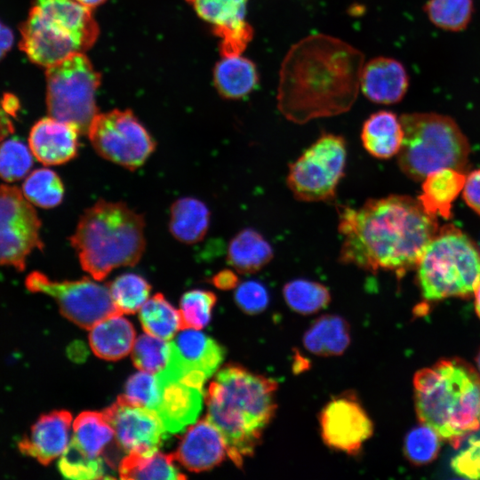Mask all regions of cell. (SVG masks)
Segmentation results:
<instances>
[{
  "label": "cell",
  "mask_w": 480,
  "mask_h": 480,
  "mask_svg": "<svg viewBox=\"0 0 480 480\" xmlns=\"http://www.w3.org/2000/svg\"><path fill=\"white\" fill-rule=\"evenodd\" d=\"M364 53L327 34L309 35L284 57L276 93L279 112L304 124L348 112L360 91Z\"/></svg>",
  "instance_id": "1"
},
{
  "label": "cell",
  "mask_w": 480,
  "mask_h": 480,
  "mask_svg": "<svg viewBox=\"0 0 480 480\" xmlns=\"http://www.w3.org/2000/svg\"><path fill=\"white\" fill-rule=\"evenodd\" d=\"M338 210L339 261L372 273L385 270L402 276L416 267L438 231L436 216L408 196L369 199L358 208Z\"/></svg>",
  "instance_id": "2"
},
{
  "label": "cell",
  "mask_w": 480,
  "mask_h": 480,
  "mask_svg": "<svg viewBox=\"0 0 480 480\" xmlns=\"http://www.w3.org/2000/svg\"><path fill=\"white\" fill-rule=\"evenodd\" d=\"M277 388L274 380L234 364L220 370L211 382L206 419L222 435L236 467L253 455L273 420Z\"/></svg>",
  "instance_id": "3"
},
{
  "label": "cell",
  "mask_w": 480,
  "mask_h": 480,
  "mask_svg": "<svg viewBox=\"0 0 480 480\" xmlns=\"http://www.w3.org/2000/svg\"><path fill=\"white\" fill-rule=\"evenodd\" d=\"M419 420L458 448L480 428V375L460 358L442 359L413 379Z\"/></svg>",
  "instance_id": "4"
},
{
  "label": "cell",
  "mask_w": 480,
  "mask_h": 480,
  "mask_svg": "<svg viewBox=\"0 0 480 480\" xmlns=\"http://www.w3.org/2000/svg\"><path fill=\"white\" fill-rule=\"evenodd\" d=\"M144 228L143 216L126 204L100 199L84 212L69 240L82 268L101 281L114 269L140 261Z\"/></svg>",
  "instance_id": "5"
},
{
  "label": "cell",
  "mask_w": 480,
  "mask_h": 480,
  "mask_svg": "<svg viewBox=\"0 0 480 480\" xmlns=\"http://www.w3.org/2000/svg\"><path fill=\"white\" fill-rule=\"evenodd\" d=\"M404 138L397 154L402 172L423 180L441 169L461 171L467 164L469 144L456 124L436 113H410L400 116Z\"/></svg>",
  "instance_id": "6"
},
{
  "label": "cell",
  "mask_w": 480,
  "mask_h": 480,
  "mask_svg": "<svg viewBox=\"0 0 480 480\" xmlns=\"http://www.w3.org/2000/svg\"><path fill=\"white\" fill-rule=\"evenodd\" d=\"M416 267L421 293L428 300L468 298L480 284V252L453 227L436 232Z\"/></svg>",
  "instance_id": "7"
},
{
  "label": "cell",
  "mask_w": 480,
  "mask_h": 480,
  "mask_svg": "<svg viewBox=\"0 0 480 480\" xmlns=\"http://www.w3.org/2000/svg\"><path fill=\"white\" fill-rule=\"evenodd\" d=\"M100 74L83 52H73L46 68V107L50 116L70 123L87 133L99 113L96 92Z\"/></svg>",
  "instance_id": "8"
},
{
  "label": "cell",
  "mask_w": 480,
  "mask_h": 480,
  "mask_svg": "<svg viewBox=\"0 0 480 480\" xmlns=\"http://www.w3.org/2000/svg\"><path fill=\"white\" fill-rule=\"evenodd\" d=\"M347 145L342 136L322 133L293 163L287 185L293 196L303 202L331 201L344 176Z\"/></svg>",
  "instance_id": "9"
},
{
  "label": "cell",
  "mask_w": 480,
  "mask_h": 480,
  "mask_svg": "<svg viewBox=\"0 0 480 480\" xmlns=\"http://www.w3.org/2000/svg\"><path fill=\"white\" fill-rule=\"evenodd\" d=\"M87 134L101 157L131 171L143 165L156 147L150 133L131 110L98 113Z\"/></svg>",
  "instance_id": "10"
},
{
  "label": "cell",
  "mask_w": 480,
  "mask_h": 480,
  "mask_svg": "<svg viewBox=\"0 0 480 480\" xmlns=\"http://www.w3.org/2000/svg\"><path fill=\"white\" fill-rule=\"evenodd\" d=\"M25 285L31 292L52 297L60 313L84 329H91L106 317L121 314L113 302L108 284H101L89 278L53 281L42 272L34 271L26 277Z\"/></svg>",
  "instance_id": "11"
},
{
  "label": "cell",
  "mask_w": 480,
  "mask_h": 480,
  "mask_svg": "<svg viewBox=\"0 0 480 480\" xmlns=\"http://www.w3.org/2000/svg\"><path fill=\"white\" fill-rule=\"evenodd\" d=\"M41 220L16 187L0 186V266L24 270L28 255L42 249Z\"/></svg>",
  "instance_id": "12"
},
{
  "label": "cell",
  "mask_w": 480,
  "mask_h": 480,
  "mask_svg": "<svg viewBox=\"0 0 480 480\" xmlns=\"http://www.w3.org/2000/svg\"><path fill=\"white\" fill-rule=\"evenodd\" d=\"M320 435L330 449L356 455L373 434V423L357 398L340 395L318 416Z\"/></svg>",
  "instance_id": "13"
},
{
  "label": "cell",
  "mask_w": 480,
  "mask_h": 480,
  "mask_svg": "<svg viewBox=\"0 0 480 480\" xmlns=\"http://www.w3.org/2000/svg\"><path fill=\"white\" fill-rule=\"evenodd\" d=\"M115 432V441L126 453H152L165 438L167 431L157 413L129 402L124 396L103 412Z\"/></svg>",
  "instance_id": "14"
},
{
  "label": "cell",
  "mask_w": 480,
  "mask_h": 480,
  "mask_svg": "<svg viewBox=\"0 0 480 480\" xmlns=\"http://www.w3.org/2000/svg\"><path fill=\"white\" fill-rule=\"evenodd\" d=\"M169 341L170 355L164 369L199 388L224 359L223 348L195 329H182Z\"/></svg>",
  "instance_id": "15"
},
{
  "label": "cell",
  "mask_w": 480,
  "mask_h": 480,
  "mask_svg": "<svg viewBox=\"0 0 480 480\" xmlns=\"http://www.w3.org/2000/svg\"><path fill=\"white\" fill-rule=\"evenodd\" d=\"M20 48L35 64L48 68L76 52H84L76 38L32 6L20 27Z\"/></svg>",
  "instance_id": "16"
},
{
  "label": "cell",
  "mask_w": 480,
  "mask_h": 480,
  "mask_svg": "<svg viewBox=\"0 0 480 480\" xmlns=\"http://www.w3.org/2000/svg\"><path fill=\"white\" fill-rule=\"evenodd\" d=\"M155 375L158 389L155 412L167 433H179L196 421L202 410L204 389L164 369Z\"/></svg>",
  "instance_id": "17"
},
{
  "label": "cell",
  "mask_w": 480,
  "mask_h": 480,
  "mask_svg": "<svg viewBox=\"0 0 480 480\" xmlns=\"http://www.w3.org/2000/svg\"><path fill=\"white\" fill-rule=\"evenodd\" d=\"M71 421L70 412L65 410L42 414L18 442L19 451L44 466L49 465L68 447Z\"/></svg>",
  "instance_id": "18"
},
{
  "label": "cell",
  "mask_w": 480,
  "mask_h": 480,
  "mask_svg": "<svg viewBox=\"0 0 480 480\" xmlns=\"http://www.w3.org/2000/svg\"><path fill=\"white\" fill-rule=\"evenodd\" d=\"M79 134L74 124L52 116L38 120L31 128L28 147L44 165L63 164L78 154Z\"/></svg>",
  "instance_id": "19"
},
{
  "label": "cell",
  "mask_w": 480,
  "mask_h": 480,
  "mask_svg": "<svg viewBox=\"0 0 480 480\" xmlns=\"http://www.w3.org/2000/svg\"><path fill=\"white\" fill-rule=\"evenodd\" d=\"M228 455L224 438L206 418L189 428L173 453L184 468L193 472L211 469Z\"/></svg>",
  "instance_id": "20"
},
{
  "label": "cell",
  "mask_w": 480,
  "mask_h": 480,
  "mask_svg": "<svg viewBox=\"0 0 480 480\" xmlns=\"http://www.w3.org/2000/svg\"><path fill=\"white\" fill-rule=\"evenodd\" d=\"M409 87L404 65L389 57L379 56L364 62L360 90L372 102L391 105L402 100Z\"/></svg>",
  "instance_id": "21"
},
{
  "label": "cell",
  "mask_w": 480,
  "mask_h": 480,
  "mask_svg": "<svg viewBox=\"0 0 480 480\" xmlns=\"http://www.w3.org/2000/svg\"><path fill=\"white\" fill-rule=\"evenodd\" d=\"M33 6L52 22L69 31L84 51L99 36V26L89 9L76 0H34Z\"/></svg>",
  "instance_id": "22"
},
{
  "label": "cell",
  "mask_w": 480,
  "mask_h": 480,
  "mask_svg": "<svg viewBox=\"0 0 480 480\" xmlns=\"http://www.w3.org/2000/svg\"><path fill=\"white\" fill-rule=\"evenodd\" d=\"M403 138L400 117L388 110L372 114L364 121L361 131L364 149L378 159H388L398 154Z\"/></svg>",
  "instance_id": "23"
},
{
  "label": "cell",
  "mask_w": 480,
  "mask_h": 480,
  "mask_svg": "<svg viewBox=\"0 0 480 480\" xmlns=\"http://www.w3.org/2000/svg\"><path fill=\"white\" fill-rule=\"evenodd\" d=\"M90 330V346L94 354L102 359L118 360L132 349L135 331L121 314L106 317Z\"/></svg>",
  "instance_id": "24"
},
{
  "label": "cell",
  "mask_w": 480,
  "mask_h": 480,
  "mask_svg": "<svg viewBox=\"0 0 480 480\" xmlns=\"http://www.w3.org/2000/svg\"><path fill=\"white\" fill-rule=\"evenodd\" d=\"M213 83L223 98L242 99L250 94L259 83L257 67L242 55L221 57L213 68Z\"/></svg>",
  "instance_id": "25"
},
{
  "label": "cell",
  "mask_w": 480,
  "mask_h": 480,
  "mask_svg": "<svg viewBox=\"0 0 480 480\" xmlns=\"http://www.w3.org/2000/svg\"><path fill=\"white\" fill-rule=\"evenodd\" d=\"M273 256V249L264 236L257 230L247 228L230 240L227 261L240 274H252L268 265Z\"/></svg>",
  "instance_id": "26"
},
{
  "label": "cell",
  "mask_w": 480,
  "mask_h": 480,
  "mask_svg": "<svg viewBox=\"0 0 480 480\" xmlns=\"http://www.w3.org/2000/svg\"><path fill=\"white\" fill-rule=\"evenodd\" d=\"M302 340L305 348L314 355L340 356L350 344L349 324L340 316H322L305 332Z\"/></svg>",
  "instance_id": "27"
},
{
  "label": "cell",
  "mask_w": 480,
  "mask_h": 480,
  "mask_svg": "<svg viewBox=\"0 0 480 480\" xmlns=\"http://www.w3.org/2000/svg\"><path fill=\"white\" fill-rule=\"evenodd\" d=\"M466 176L460 170L445 168L434 172L423 180L419 200L435 216L449 218L452 203L462 191Z\"/></svg>",
  "instance_id": "28"
},
{
  "label": "cell",
  "mask_w": 480,
  "mask_h": 480,
  "mask_svg": "<svg viewBox=\"0 0 480 480\" xmlns=\"http://www.w3.org/2000/svg\"><path fill=\"white\" fill-rule=\"evenodd\" d=\"M210 225V211L197 198L185 196L177 199L171 206L169 230L175 239L193 244L206 235Z\"/></svg>",
  "instance_id": "29"
},
{
  "label": "cell",
  "mask_w": 480,
  "mask_h": 480,
  "mask_svg": "<svg viewBox=\"0 0 480 480\" xmlns=\"http://www.w3.org/2000/svg\"><path fill=\"white\" fill-rule=\"evenodd\" d=\"M114 439V429L103 412H84L74 420L68 444L88 459L105 460L103 452Z\"/></svg>",
  "instance_id": "30"
},
{
  "label": "cell",
  "mask_w": 480,
  "mask_h": 480,
  "mask_svg": "<svg viewBox=\"0 0 480 480\" xmlns=\"http://www.w3.org/2000/svg\"><path fill=\"white\" fill-rule=\"evenodd\" d=\"M173 454L161 452L152 453L130 452L119 462L118 473L122 479H184L174 464Z\"/></svg>",
  "instance_id": "31"
},
{
  "label": "cell",
  "mask_w": 480,
  "mask_h": 480,
  "mask_svg": "<svg viewBox=\"0 0 480 480\" xmlns=\"http://www.w3.org/2000/svg\"><path fill=\"white\" fill-rule=\"evenodd\" d=\"M139 318L144 331L155 337L170 340L182 329L180 310L156 293L140 308Z\"/></svg>",
  "instance_id": "32"
},
{
  "label": "cell",
  "mask_w": 480,
  "mask_h": 480,
  "mask_svg": "<svg viewBox=\"0 0 480 480\" xmlns=\"http://www.w3.org/2000/svg\"><path fill=\"white\" fill-rule=\"evenodd\" d=\"M287 306L300 315H312L326 308L331 293L324 284L307 279H295L283 287Z\"/></svg>",
  "instance_id": "33"
},
{
  "label": "cell",
  "mask_w": 480,
  "mask_h": 480,
  "mask_svg": "<svg viewBox=\"0 0 480 480\" xmlns=\"http://www.w3.org/2000/svg\"><path fill=\"white\" fill-rule=\"evenodd\" d=\"M64 185L52 170L40 168L33 171L22 184V194L33 205L51 209L58 206L64 197Z\"/></svg>",
  "instance_id": "34"
},
{
  "label": "cell",
  "mask_w": 480,
  "mask_h": 480,
  "mask_svg": "<svg viewBox=\"0 0 480 480\" xmlns=\"http://www.w3.org/2000/svg\"><path fill=\"white\" fill-rule=\"evenodd\" d=\"M249 0H187L198 17L212 30L228 28L245 20Z\"/></svg>",
  "instance_id": "35"
},
{
  "label": "cell",
  "mask_w": 480,
  "mask_h": 480,
  "mask_svg": "<svg viewBox=\"0 0 480 480\" xmlns=\"http://www.w3.org/2000/svg\"><path fill=\"white\" fill-rule=\"evenodd\" d=\"M108 284L113 302L122 315L140 310L151 290L148 281L134 273L123 274Z\"/></svg>",
  "instance_id": "36"
},
{
  "label": "cell",
  "mask_w": 480,
  "mask_h": 480,
  "mask_svg": "<svg viewBox=\"0 0 480 480\" xmlns=\"http://www.w3.org/2000/svg\"><path fill=\"white\" fill-rule=\"evenodd\" d=\"M424 11L432 24L447 31H460L471 20L473 0H428Z\"/></svg>",
  "instance_id": "37"
},
{
  "label": "cell",
  "mask_w": 480,
  "mask_h": 480,
  "mask_svg": "<svg viewBox=\"0 0 480 480\" xmlns=\"http://www.w3.org/2000/svg\"><path fill=\"white\" fill-rule=\"evenodd\" d=\"M170 355V341L148 333L141 334L134 341L132 359L141 372L156 374L167 364Z\"/></svg>",
  "instance_id": "38"
},
{
  "label": "cell",
  "mask_w": 480,
  "mask_h": 480,
  "mask_svg": "<svg viewBox=\"0 0 480 480\" xmlns=\"http://www.w3.org/2000/svg\"><path fill=\"white\" fill-rule=\"evenodd\" d=\"M440 436L431 427L421 423L411 429L404 441V453L407 460L417 466L434 460L440 449Z\"/></svg>",
  "instance_id": "39"
},
{
  "label": "cell",
  "mask_w": 480,
  "mask_h": 480,
  "mask_svg": "<svg viewBox=\"0 0 480 480\" xmlns=\"http://www.w3.org/2000/svg\"><path fill=\"white\" fill-rule=\"evenodd\" d=\"M216 301L215 293L210 291L192 290L185 292L180 308L182 329L201 330L205 327Z\"/></svg>",
  "instance_id": "40"
},
{
  "label": "cell",
  "mask_w": 480,
  "mask_h": 480,
  "mask_svg": "<svg viewBox=\"0 0 480 480\" xmlns=\"http://www.w3.org/2000/svg\"><path fill=\"white\" fill-rule=\"evenodd\" d=\"M33 165V154L27 145L16 139L0 144V178L6 182L23 179Z\"/></svg>",
  "instance_id": "41"
},
{
  "label": "cell",
  "mask_w": 480,
  "mask_h": 480,
  "mask_svg": "<svg viewBox=\"0 0 480 480\" xmlns=\"http://www.w3.org/2000/svg\"><path fill=\"white\" fill-rule=\"evenodd\" d=\"M58 468L61 475L69 479L89 480L108 478L104 460H91L68 445L60 455Z\"/></svg>",
  "instance_id": "42"
},
{
  "label": "cell",
  "mask_w": 480,
  "mask_h": 480,
  "mask_svg": "<svg viewBox=\"0 0 480 480\" xmlns=\"http://www.w3.org/2000/svg\"><path fill=\"white\" fill-rule=\"evenodd\" d=\"M123 396L134 404L155 411L158 400L156 375L141 371L133 374L126 382Z\"/></svg>",
  "instance_id": "43"
},
{
  "label": "cell",
  "mask_w": 480,
  "mask_h": 480,
  "mask_svg": "<svg viewBox=\"0 0 480 480\" xmlns=\"http://www.w3.org/2000/svg\"><path fill=\"white\" fill-rule=\"evenodd\" d=\"M212 33L220 39V56L234 57L242 55L245 51L253 38L254 29L245 20L231 27L212 30Z\"/></svg>",
  "instance_id": "44"
},
{
  "label": "cell",
  "mask_w": 480,
  "mask_h": 480,
  "mask_svg": "<svg viewBox=\"0 0 480 480\" xmlns=\"http://www.w3.org/2000/svg\"><path fill=\"white\" fill-rule=\"evenodd\" d=\"M234 299L237 307L248 315L261 313L269 303L266 286L255 280H248L237 285Z\"/></svg>",
  "instance_id": "45"
},
{
  "label": "cell",
  "mask_w": 480,
  "mask_h": 480,
  "mask_svg": "<svg viewBox=\"0 0 480 480\" xmlns=\"http://www.w3.org/2000/svg\"><path fill=\"white\" fill-rule=\"evenodd\" d=\"M451 467L460 476L480 479V439L470 438L468 446L452 457Z\"/></svg>",
  "instance_id": "46"
},
{
  "label": "cell",
  "mask_w": 480,
  "mask_h": 480,
  "mask_svg": "<svg viewBox=\"0 0 480 480\" xmlns=\"http://www.w3.org/2000/svg\"><path fill=\"white\" fill-rule=\"evenodd\" d=\"M462 194L466 204L480 215V169L466 176Z\"/></svg>",
  "instance_id": "47"
},
{
  "label": "cell",
  "mask_w": 480,
  "mask_h": 480,
  "mask_svg": "<svg viewBox=\"0 0 480 480\" xmlns=\"http://www.w3.org/2000/svg\"><path fill=\"white\" fill-rule=\"evenodd\" d=\"M212 284L220 290H229L237 286L238 276L229 269H224L212 277Z\"/></svg>",
  "instance_id": "48"
},
{
  "label": "cell",
  "mask_w": 480,
  "mask_h": 480,
  "mask_svg": "<svg viewBox=\"0 0 480 480\" xmlns=\"http://www.w3.org/2000/svg\"><path fill=\"white\" fill-rule=\"evenodd\" d=\"M12 30L0 20V60L10 52L13 45Z\"/></svg>",
  "instance_id": "49"
},
{
  "label": "cell",
  "mask_w": 480,
  "mask_h": 480,
  "mask_svg": "<svg viewBox=\"0 0 480 480\" xmlns=\"http://www.w3.org/2000/svg\"><path fill=\"white\" fill-rule=\"evenodd\" d=\"M4 109H0V139L5 137L12 130V125L5 114Z\"/></svg>",
  "instance_id": "50"
},
{
  "label": "cell",
  "mask_w": 480,
  "mask_h": 480,
  "mask_svg": "<svg viewBox=\"0 0 480 480\" xmlns=\"http://www.w3.org/2000/svg\"><path fill=\"white\" fill-rule=\"evenodd\" d=\"M82 5L92 9L102 4L106 0H76Z\"/></svg>",
  "instance_id": "51"
},
{
  "label": "cell",
  "mask_w": 480,
  "mask_h": 480,
  "mask_svg": "<svg viewBox=\"0 0 480 480\" xmlns=\"http://www.w3.org/2000/svg\"><path fill=\"white\" fill-rule=\"evenodd\" d=\"M475 293V308L477 316L480 318V284L474 292Z\"/></svg>",
  "instance_id": "52"
},
{
  "label": "cell",
  "mask_w": 480,
  "mask_h": 480,
  "mask_svg": "<svg viewBox=\"0 0 480 480\" xmlns=\"http://www.w3.org/2000/svg\"><path fill=\"white\" fill-rule=\"evenodd\" d=\"M476 364H477V366H478V369L480 371V350L476 357Z\"/></svg>",
  "instance_id": "53"
}]
</instances>
